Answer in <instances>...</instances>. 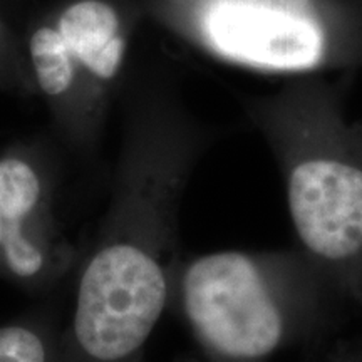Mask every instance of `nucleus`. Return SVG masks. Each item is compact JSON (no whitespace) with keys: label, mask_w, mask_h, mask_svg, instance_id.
<instances>
[{"label":"nucleus","mask_w":362,"mask_h":362,"mask_svg":"<svg viewBox=\"0 0 362 362\" xmlns=\"http://www.w3.org/2000/svg\"><path fill=\"white\" fill-rule=\"evenodd\" d=\"M344 297L298 248L223 250L181 262L173 300L214 362H269L327 325Z\"/></svg>","instance_id":"obj_2"},{"label":"nucleus","mask_w":362,"mask_h":362,"mask_svg":"<svg viewBox=\"0 0 362 362\" xmlns=\"http://www.w3.org/2000/svg\"><path fill=\"white\" fill-rule=\"evenodd\" d=\"M47 329L35 320L0 325V362H51Z\"/></svg>","instance_id":"obj_8"},{"label":"nucleus","mask_w":362,"mask_h":362,"mask_svg":"<svg viewBox=\"0 0 362 362\" xmlns=\"http://www.w3.org/2000/svg\"><path fill=\"white\" fill-rule=\"evenodd\" d=\"M277 138L298 247L362 307V146L336 128L293 121Z\"/></svg>","instance_id":"obj_3"},{"label":"nucleus","mask_w":362,"mask_h":362,"mask_svg":"<svg viewBox=\"0 0 362 362\" xmlns=\"http://www.w3.org/2000/svg\"><path fill=\"white\" fill-rule=\"evenodd\" d=\"M205 33L221 56L259 69L305 71L324 61V34L314 21L262 0H216Z\"/></svg>","instance_id":"obj_5"},{"label":"nucleus","mask_w":362,"mask_h":362,"mask_svg":"<svg viewBox=\"0 0 362 362\" xmlns=\"http://www.w3.org/2000/svg\"><path fill=\"white\" fill-rule=\"evenodd\" d=\"M30 57L39 88L47 96L61 98L71 93L78 71L59 30L51 27L35 30L30 39Z\"/></svg>","instance_id":"obj_7"},{"label":"nucleus","mask_w":362,"mask_h":362,"mask_svg":"<svg viewBox=\"0 0 362 362\" xmlns=\"http://www.w3.org/2000/svg\"><path fill=\"white\" fill-rule=\"evenodd\" d=\"M334 362H362V349L357 352H352V354H349V356L339 357V359Z\"/></svg>","instance_id":"obj_9"},{"label":"nucleus","mask_w":362,"mask_h":362,"mask_svg":"<svg viewBox=\"0 0 362 362\" xmlns=\"http://www.w3.org/2000/svg\"><path fill=\"white\" fill-rule=\"evenodd\" d=\"M74 262L54 215V175L25 155L0 156V275L44 288Z\"/></svg>","instance_id":"obj_4"},{"label":"nucleus","mask_w":362,"mask_h":362,"mask_svg":"<svg viewBox=\"0 0 362 362\" xmlns=\"http://www.w3.org/2000/svg\"><path fill=\"white\" fill-rule=\"evenodd\" d=\"M192 166L188 146L155 139L131 148L117 168L76 284L69 336L86 361H133L173 300L180 208Z\"/></svg>","instance_id":"obj_1"},{"label":"nucleus","mask_w":362,"mask_h":362,"mask_svg":"<svg viewBox=\"0 0 362 362\" xmlns=\"http://www.w3.org/2000/svg\"><path fill=\"white\" fill-rule=\"evenodd\" d=\"M361 349H362V347H361Z\"/></svg>","instance_id":"obj_10"},{"label":"nucleus","mask_w":362,"mask_h":362,"mask_svg":"<svg viewBox=\"0 0 362 362\" xmlns=\"http://www.w3.org/2000/svg\"><path fill=\"white\" fill-rule=\"evenodd\" d=\"M59 33L71 56L99 81H110L119 71L124 56V39L119 21L107 4L84 0L62 13Z\"/></svg>","instance_id":"obj_6"}]
</instances>
